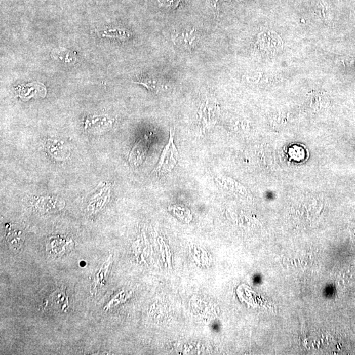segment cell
Returning <instances> with one entry per match:
<instances>
[{
    "label": "cell",
    "mask_w": 355,
    "mask_h": 355,
    "mask_svg": "<svg viewBox=\"0 0 355 355\" xmlns=\"http://www.w3.org/2000/svg\"><path fill=\"white\" fill-rule=\"evenodd\" d=\"M284 41L274 30L264 28L258 33L254 45L256 54L263 57H272L284 49Z\"/></svg>",
    "instance_id": "obj_1"
},
{
    "label": "cell",
    "mask_w": 355,
    "mask_h": 355,
    "mask_svg": "<svg viewBox=\"0 0 355 355\" xmlns=\"http://www.w3.org/2000/svg\"><path fill=\"white\" fill-rule=\"evenodd\" d=\"M178 160V152L174 142L173 130L171 128L169 142L163 149L153 174L156 176H162L171 173L177 165Z\"/></svg>",
    "instance_id": "obj_2"
},
{
    "label": "cell",
    "mask_w": 355,
    "mask_h": 355,
    "mask_svg": "<svg viewBox=\"0 0 355 355\" xmlns=\"http://www.w3.org/2000/svg\"><path fill=\"white\" fill-rule=\"evenodd\" d=\"M45 147L50 155L57 162H63L70 155V147L63 141L48 139L46 141Z\"/></svg>",
    "instance_id": "obj_3"
},
{
    "label": "cell",
    "mask_w": 355,
    "mask_h": 355,
    "mask_svg": "<svg viewBox=\"0 0 355 355\" xmlns=\"http://www.w3.org/2000/svg\"><path fill=\"white\" fill-rule=\"evenodd\" d=\"M35 207L43 213L56 212L65 206V202L58 198L43 196L35 200Z\"/></svg>",
    "instance_id": "obj_4"
},
{
    "label": "cell",
    "mask_w": 355,
    "mask_h": 355,
    "mask_svg": "<svg viewBox=\"0 0 355 355\" xmlns=\"http://www.w3.org/2000/svg\"><path fill=\"white\" fill-rule=\"evenodd\" d=\"M149 139L145 136L134 145L129 159V164L132 167H137L142 164L149 149Z\"/></svg>",
    "instance_id": "obj_5"
},
{
    "label": "cell",
    "mask_w": 355,
    "mask_h": 355,
    "mask_svg": "<svg viewBox=\"0 0 355 355\" xmlns=\"http://www.w3.org/2000/svg\"><path fill=\"white\" fill-rule=\"evenodd\" d=\"M199 41V35L193 28L185 29L182 31L176 33L174 35L173 41L176 45L181 48L190 49L197 44Z\"/></svg>",
    "instance_id": "obj_6"
},
{
    "label": "cell",
    "mask_w": 355,
    "mask_h": 355,
    "mask_svg": "<svg viewBox=\"0 0 355 355\" xmlns=\"http://www.w3.org/2000/svg\"><path fill=\"white\" fill-rule=\"evenodd\" d=\"M109 195V187L103 184L102 187H98L91 194L90 206L96 209V211L100 210L107 202Z\"/></svg>",
    "instance_id": "obj_7"
},
{
    "label": "cell",
    "mask_w": 355,
    "mask_h": 355,
    "mask_svg": "<svg viewBox=\"0 0 355 355\" xmlns=\"http://www.w3.org/2000/svg\"><path fill=\"white\" fill-rule=\"evenodd\" d=\"M72 242L71 240L63 237L51 238L48 244V249L54 254L61 255V252H65L70 249Z\"/></svg>",
    "instance_id": "obj_8"
},
{
    "label": "cell",
    "mask_w": 355,
    "mask_h": 355,
    "mask_svg": "<svg viewBox=\"0 0 355 355\" xmlns=\"http://www.w3.org/2000/svg\"><path fill=\"white\" fill-rule=\"evenodd\" d=\"M244 79L246 83L251 84V85H267V84L275 83L277 82V78L274 75L258 72L245 75Z\"/></svg>",
    "instance_id": "obj_9"
},
{
    "label": "cell",
    "mask_w": 355,
    "mask_h": 355,
    "mask_svg": "<svg viewBox=\"0 0 355 355\" xmlns=\"http://www.w3.org/2000/svg\"><path fill=\"white\" fill-rule=\"evenodd\" d=\"M6 240L9 246L13 249H18L23 246L25 235L23 231L19 229H11L7 231Z\"/></svg>",
    "instance_id": "obj_10"
},
{
    "label": "cell",
    "mask_w": 355,
    "mask_h": 355,
    "mask_svg": "<svg viewBox=\"0 0 355 355\" xmlns=\"http://www.w3.org/2000/svg\"><path fill=\"white\" fill-rule=\"evenodd\" d=\"M133 83L144 86L152 91L157 92L160 89V81L155 78H146L140 82H133Z\"/></svg>",
    "instance_id": "obj_11"
},
{
    "label": "cell",
    "mask_w": 355,
    "mask_h": 355,
    "mask_svg": "<svg viewBox=\"0 0 355 355\" xmlns=\"http://www.w3.org/2000/svg\"><path fill=\"white\" fill-rule=\"evenodd\" d=\"M180 2V0H159L161 6L171 8H176Z\"/></svg>",
    "instance_id": "obj_12"
},
{
    "label": "cell",
    "mask_w": 355,
    "mask_h": 355,
    "mask_svg": "<svg viewBox=\"0 0 355 355\" xmlns=\"http://www.w3.org/2000/svg\"><path fill=\"white\" fill-rule=\"evenodd\" d=\"M211 3L212 4L213 7H216L217 5L218 0H209Z\"/></svg>",
    "instance_id": "obj_13"
}]
</instances>
